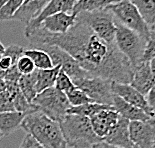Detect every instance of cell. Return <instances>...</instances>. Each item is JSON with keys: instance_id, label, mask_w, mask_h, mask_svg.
Masks as SVG:
<instances>
[{"instance_id": "cell-1", "label": "cell", "mask_w": 155, "mask_h": 148, "mask_svg": "<svg viewBox=\"0 0 155 148\" xmlns=\"http://www.w3.org/2000/svg\"><path fill=\"white\" fill-rule=\"evenodd\" d=\"M33 48L54 45L63 49L82 69L94 77L130 84L134 67L114 43L102 40L84 23L76 21L64 34H52L42 27L25 35Z\"/></svg>"}, {"instance_id": "cell-2", "label": "cell", "mask_w": 155, "mask_h": 148, "mask_svg": "<svg viewBox=\"0 0 155 148\" xmlns=\"http://www.w3.org/2000/svg\"><path fill=\"white\" fill-rule=\"evenodd\" d=\"M20 127L42 147L68 148L59 123L40 111L35 110L26 114Z\"/></svg>"}, {"instance_id": "cell-3", "label": "cell", "mask_w": 155, "mask_h": 148, "mask_svg": "<svg viewBox=\"0 0 155 148\" xmlns=\"http://www.w3.org/2000/svg\"><path fill=\"white\" fill-rule=\"evenodd\" d=\"M59 125L68 148H87L103 142L95 134L88 117L67 114Z\"/></svg>"}, {"instance_id": "cell-4", "label": "cell", "mask_w": 155, "mask_h": 148, "mask_svg": "<svg viewBox=\"0 0 155 148\" xmlns=\"http://www.w3.org/2000/svg\"><path fill=\"white\" fill-rule=\"evenodd\" d=\"M31 104L35 110L40 111L58 123L66 116L71 107L66 94L57 90L55 87L48 88L38 93Z\"/></svg>"}, {"instance_id": "cell-5", "label": "cell", "mask_w": 155, "mask_h": 148, "mask_svg": "<svg viewBox=\"0 0 155 148\" xmlns=\"http://www.w3.org/2000/svg\"><path fill=\"white\" fill-rule=\"evenodd\" d=\"M116 23L115 33V45L122 54L126 57L133 67L138 66L143 62V54L146 39L136 33L135 31Z\"/></svg>"}, {"instance_id": "cell-6", "label": "cell", "mask_w": 155, "mask_h": 148, "mask_svg": "<svg viewBox=\"0 0 155 148\" xmlns=\"http://www.w3.org/2000/svg\"><path fill=\"white\" fill-rule=\"evenodd\" d=\"M106 10L113 15L115 21L135 31L147 41L150 34L149 26L143 20L136 7L129 0H121L117 3L111 4L106 8Z\"/></svg>"}, {"instance_id": "cell-7", "label": "cell", "mask_w": 155, "mask_h": 148, "mask_svg": "<svg viewBox=\"0 0 155 148\" xmlns=\"http://www.w3.org/2000/svg\"><path fill=\"white\" fill-rule=\"evenodd\" d=\"M76 21L84 23L107 43H114L116 33V23L111 13L104 9L95 12H81L76 15Z\"/></svg>"}, {"instance_id": "cell-8", "label": "cell", "mask_w": 155, "mask_h": 148, "mask_svg": "<svg viewBox=\"0 0 155 148\" xmlns=\"http://www.w3.org/2000/svg\"><path fill=\"white\" fill-rule=\"evenodd\" d=\"M75 87L87 94L95 103L110 105L113 103L112 81L100 77L89 76L73 81Z\"/></svg>"}, {"instance_id": "cell-9", "label": "cell", "mask_w": 155, "mask_h": 148, "mask_svg": "<svg viewBox=\"0 0 155 148\" xmlns=\"http://www.w3.org/2000/svg\"><path fill=\"white\" fill-rule=\"evenodd\" d=\"M37 49H42L47 52L49 56L51 57L54 66H60L61 70L65 72L71 78L72 81L91 76L84 69L81 68L78 62L71 55H69L63 49L54 45H42L39 46Z\"/></svg>"}, {"instance_id": "cell-10", "label": "cell", "mask_w": 155, "mask_h": 148, "mask_svg": "<svg viewBox=\"0 0 155 148\" xmlns=\"http://www.w3.org/2000/svg\"><path fill=\"white\" fill-rule=\"evenodd\" d=\"M129 132L131 141L135 146L152 148L155 140V117L146 121H131Z\"/></svg>"}, {"instance_id": "cell-11", "label": "cell", "mask_w": 155, "mask_h": 148, "mask_svg": "<svg viewBox=\"0 0 155 148\" xmlns=\"http://www.w3.org/2000/svg\"><path fill=\"white\" fill-rule=\"evenodd\" d=\"M112 92L114 95L122 98L124 101L133 106L139 108L146 112L150 117H154L155 114L153 110L147 103L146 97L143 96L140 92H138L130 84H123L118 82H112Z\"/></svg>"}, {"instance_id": "cell-12", "label": "cell", "mask_w": 155, "mask_h": 148, "mask_svg": "<svg viewBox=\"0 0 155 148\" xmlns=\"http://www.w3.org/2000/svg\"><path fill=\"white\" fill-rule=\"evenodd\" d=\"M75 3H76L75 0H50L48 4L44 7L43 10L41 11L40 14L26 25L25 35H27L30 33V32L39 28L41 23L43 22L46 18L50 17L52 15H55L60 12L72 13Z\"/></svg>"}, {"instance_id": "cell-13", "label": "cell", "mask_w": 155, "mask_h": 148, "mask_svg": "<svg viewBox=\"0 0 155 148\" xmlns=\"http://www.w3.org/2000/svg\"><path fill=\"white\" fill-rule=\"evenodd\" d=\"M89 119L95 134L103 141L104 138L116 125L119 119V114L114 110V108H110V109L101 110Z\"/></svg>"}, {"instance_id": "cell-14", "label": "cell", "mask_w": 155, "mask_h": 148, "mask_svg": "<svg viewBox=\"0 0 155 148\" xmlns=\"http://www.w3.org/2000/svg\"><path fill=\"white\" fill-rule=\"evenodd\" d=\"M76 23V15L72 13L60 12L46 18L40 27L52 34H64Z\"/></svg>"}, {"instance_id": "cell-15", "label": "cell", "mask_w": 155, "mask_h": 148, "mask_svg": "<svg viewBox=\"0 0 155 148\" xmlns=\"http://www.w3.org/2000/svg\"><path fill=\"white\" fill-rule=\"evenodd\" d=\"M129 124V120L119 116L116 125L110 131L109 134L104 138L103 142L122 148H132L134 144L132 143L130 138Z\"/></svg>"}, {"instance_id": "cell-16", "label": "cell", "mask_w": 155, "mask_h": 148, "mask_svg": "<svg viewBox=\"0 0 155 148\" xmlns=\"http://www.w3.org/2000/svg\"><path fill=\"white\" fill-rule=\"evenodd\" d=\"M154 82L155 80L152 76V73H151L148 61L141 62L138 66L134 67L130 85L138 92H140L143 96L146 97L148 92L152 88Z\"/></svg>"}, {"instance_id": "cell-17", "label": "cell", "mask_w": 155, "mask_h": 148, "mask_svg": "<svg viewBox=\"0 0 155 148\" xmlns=\"http://www.w3.org/2000/svg\"><path fill=\"white\" fill-rule=\"evenodd\" d=\"M50 0H24L20 8L12 16L11 20L20 21L26 25L40 14Z\"/></svg>"}, {"instance_id": "cell-18", "label": "cell", "mask_w": 155, "mask_h": 148, "mask_svg": "<svg viewBox=\"0 0 155 148\" xmlns=\"http://www.w3.org/2000/svg\"><path fill=\"white\" fill-rule=\"evenodd\" d=\"M112 106H113L114 110L119 114V116L129 120L130 122L131 121H146L152 118L143 110L127 103L126 101H124L122 98L116 96V95L113 96Z\"/></svg>"}, {"instance_id": "cell-19", "label": "cell", "mask_w": 155, "mask_h": 148, "mask_svg": "<svg viewBox=\"0 0 155 148\" xmlns=\"http://www.w3.org/2000/svg\"><path fill=\"white\" fill-rule=\"evenodd\" d=\"M26 113L11 111V112H0V132L3 136H8L9 134L21 126V123Z\"/></svg>"}, {"instance_id": "cell-20", "label": "cell", "mask_w": 155, "mask_h": 148, "mask_svg": "<svg viewBox=\"0 0 155 148\" xmlns=\"http://www.w3.org/2000/svg\"><path fill=\"white\" fill-rule=\"evenodd\" d=\"M121 0H78L75 3L72 14L77 15L81 12H95L106 9L108 6Z\"/></svg>"}, {"instance_id": "cell-21", "label": "cell", "mask_w": 155, "mask_h": 148, "mask_svg": "<svg viewBox=\"0 0 155 148\" xmlns=\"http://www.w3.org/2000/svg\"><path fill=\"white\" fill-rule=\"evenodd\" d=\"M60 66H55L51 69L37 70V81H36V92L40 93L48 88L54 87L58 72L60 71Z\"/></svg>"}, {"instance_id": "cell-22", "label": "cell", "mask_w": 155, "mask_h": 148, "mask_svg": "<svg viewBox=\"0 0 155 148\" xmlns=\"http://www.w3.org/2000/svg\"><path fill=\"white\" fill-rule=\"evenodd\" d=\"M24 55L28 56L33 61L35 68L37 70H44V69H51L55 67L53 62L51 60V57L49 56L47 52H45L42 49L32 48V49H25Z\"/></svg>"}, {"instance_id": "cell-23", "label": "cell", "mask_w": 155, "mask_h": 148, "mask_svg": "<svg viewBox=\"0 0 155 148\" xmlns=\"http://www.w3.org/2000/svg\"><path fill=\"white\" fill-rule=\"evenodd\" d=\"M36 81H37V69L31 74L21 75L20 79L18 81L19 89L24 95L29 103L32 102L34 97L37 95L36 92Z\"/></svg>"}, {"instance_id": "cell-24", "label": "cell", "mask_w": 155, "mask_h": 148, "mask_svg": "<svg viewBox=\"0 0 155 148\" xmlns=\"http://www.w3.org/2000/svg\"><path fill=\"white\" fill-rule=\"evenodd\" d=\"M148 26L155 21V0H129Z\"/></svg>"}, {"instance_id": "cell-25", "label": "cell", "mask_w": 155, "mask_h": 148, "mask_svg": "<svg viewBox=\"0 0 155 148\" xmlns=\"http://www.w3.org/2000/svg\"><path fill=\"white\" fill-rule=\"evenodd\" d=\"M110 108H113V106L91 102V103H87L84 105H80V106L70 107V109L68 110L67 114H75V115H80V116H85V117L90 118L96 113L100 112L101 110L110 109Z\"/></svg>"}, {"instance_id": "cell-26", "label": "cell", "mask_w": 155, "mask_h": 148, "mask_svg": "<svg viewBox=\"0 0 155 148\" xmlns=\"http://www.w3.org/2000/svg\"><path fill=\"white\" fill-rule=\"evenodd\" d=\"M24 0H8L0 7V20H11L12 16L20 8Z\"/></svg>"}, {"instance_id": "cell-27", "label": "cell", "mask_w": 155, "mask_h": 148, "mask_svg": "<svg viewBox=\"0 0 155 148\" xmlns=\"http://www.w3.org/2000/svg\"><path fill=\"white\" fill-rule=\"evenodd\" d=\"M66 96H67L69 103L71 105V107L80 106V105L93 102L87 94H85L82 90L78 89L77 87H75L74 89H72L71 91H69L68 93H66Z\"/></svg>"}, {"instance_id": "cell-28", "label": "cell", "mask_w": 155, "mask_h": 148, "mask_svg": "<svg viewBox=\"0 0 155 148\" xmlns=\"http://www.w3.org/2000/svg\"><path fill=\"white\" fill-rule=\"evenodd\" d=\"M54 87L56 88L57 90L63 92V93H68L69 91H71L72 89L75 88V85L73 83V81L68 75L63 72L60 69V71L58 72V75H57V78H56V81H55V85Z\"/></svg>"}, {"instance_id": "cell-29", "label": "cell", "mask_w": 155, "mask_h": 148, "mask_svg": "<svg viewBox=\"0 0 155 148\" xmlns=\"http://www.w3.org/2000/svg\"><path fill=\"white\" fill-rule=\"evenodd\" d=\"M16 68H17V70L21 75L31 74L36 70L33 61L28 56H25L24 54L18 59L17 63H16Z\"/></svg>"}, {"instance_id": "cell-30", "label": "cell", "mask_w": 155, "mask_h": 148, "mask_svg": "<svg viewBox=\"0 0 155 148\" xmlns=\"http://www.w3.org/2000/svg\"><path fill=\"white\" fill-rule=\"evenodd\" d=\"M155 58V31L150 30L149 37H148L146 41V45H145L144 54H143V62L152 60Z\"/></svg>"}, {"instance_id": "cell-31", "label": "cell", "mask_w": 155, "mask_h": 148, "mask_svg": "<svg viewBox=\"0 0 155 148\" xmlns=\"http://www.w3.org/2000/svg\"><path fill=\"white\" fill-rule=\"evenodd\" d=\"M14 110V104L10 93L5 90L0 93V112H11Z\"/></svg>"}, {"instance_id": "cell-32", "label": "cell", "mask_w": 155, "mask_h": 148, "mask_svg": "<svg viewBox=\"0 0 155 148\" xmlns=\"http://www.w3.org/2000/svg\"><path fill=\"white\" fill-rule=\"evenodd\" d=\"M24 50H25V48L22 47V46L10 45V46H8V47L5 48V52L3 55H6V56L10 57L11 60L13 61V63H14V65H16L18 59L24 54Z\"/></svg>"}, {"instance_id": "cell-33", "label": "cell", "mask_w": 155, "mask_h": 148, "mask_svg": "<svg viewBox=\"0 0 155 148\" xmlns=\"http://www.w3.org/2000/svg\"><path fill=\"white\" fill-rule=\"evenodd\" d=\"M21 77V74L19 73V71L16 68V65L12 66L9 70L6 72L4 80L6 82H12V83H18L19 79Z\"/></svg>"}, {"instance_id": "cell-34", "label": "cell", "mask_w": 155, "mask_h": 148, "mask_svg": "<svg viewBox=\"0 0 155 148\" xmlns=\"http://www.w3.org/2000/svg\"><path fill=\"white\" fill-rule=\"evenodd\" d=\"M18 148H44L29 134H26Z\"/></svg>"}, {"instance_id": "cell-35", "label": "cell", "mask_w": 155, "mask_h": 148, "mask_svg": "<svg viewBox=\"0 0 155 148\" xmlns=\"http://www.w3.org/2000/svg\"><path fill=\"white\" fill-rule=\"evenodd\" d=\"M12 66H14V63H13L10 57L6 56V55H2L0 57V69L2 71L7 72Z\"/></svg>"}, {"instance_id": "cell-36", "label": "cell", "mask_w": 155, "mask_h": 148, "mask_svg": "<svg viewBox=\"0 0 155 148\" xmlns=\"http://www.w3.org/2000/svg\"><path fill=\"white\" fill-rule=\"evenodd\" d=\"M146 100H147L148 105H149L150 108L153 110V112L155 114V82L152 88H151L150 91L148 92V94L146 95Z\"/></svg>"}, {"instance_id": "cell-37", "label": "cell", "mask_w": 155, "mask_h": 148, "mask_svg": "<svg viewBox=\"0 0 155 148\" xmlns=\"http://www.w3.org/2000/svg\"><path fill=\"white\" fill-rule=\"evenodd\" d=\"M149 66H150V70L151 73H152V76L155 80V58H153L152 60L149 61Z\"/></svg>"}, {"instance_id": "cell-38", "label": "cell", "mask_w": 155, "mask_h": 148, "mask_svg": "<svg viewBox=\"0 0 155 148\" xmlns=\"http://www.w3.org/2000/svg\"><path fill=\"white\" fill-rule=\"evenodd\" d=\"M6 90V82L4 79H1L0 78V93L4 92Z\"/></svg>"}, {"instance_id": "cell-39", "label": "cell", "mask_w": 155, "mask_h": 148, "mask_svg": "<svg viewBox=\"0 0 155 148\" xmlns=\"http://www.w3.org/2000/svg\"><path fill=\"white\" fill-rule=\"evenodd\" d=\"M5 48H6V47H5L4 45H3L2 42L0 41V57H1L3 54H4V52H5Z\"/></svg>"}, {"instance_id": "cell-40", "label": "cell", "mask_w": 155, "mask_h": 148, "mask_svg": "<svg viewBox=\"0 0 155 148\" xmlns=\"http://www.w3.org/2000/svg\"><path fill=\"white\" fill-rule=\"evenodd\" d=\"M102 146H103V148H122V147L110 145V144H107V143H105V142H102Z\"/></svg>"}, {"instance_id": "cell-41", "label": "cell", "mask_w": 155, "mask_h": 148, "mask_svg": "<svg viewBox=\"0 0 155 148\" xmlns=\"http://www.w3.org/2000/svg\"><path fill=\"white\" fill-rule=\"evenodd\" d=\"M90 148H103V146H102V142H100V143L94 144V145L91 146Z\"/></svg>"}, {"instance_id": "cell-42", "label": "cell", "mask_w": 155, "mask_h": 148, "mask_svg": "<svg viewBox=\"0 0 155 148\" xmlns=\"http://www.w3.org/2000/svg\"><path fill=\"white\" fill-rule=\"evenodd\" d=\"M149 28H150V30H151V31H155V21L153 22V24H152V25H150V26H149Z\"/></svg>"}, {"instance_id": "cell-43", "label": "cell", "mask_w": 155, "mask_h": 148, "mask_svg": "<svg viewBox=\"0 0 155 148\" xmlns=\"http://www.w3.org/2000/svg\"><path fill=\"white\" fill-rule=\"evenodd\" d=\"M7 1H8V0H0V7H1L2 5H4Z\"/></svg>"}, {"instance_id": "cell-44", "label": "cell", "mask_w": 155, "mask_h": 148, "mask_svg": "<svg viewBox=\"0 0 155 148\" xmlns=\"http://www.w3.org/2000/svg\"><path fill=\"white\" fill-rule=\"evenodd\" d=\"M3 137V135H2V133L1 132H0V139H1V138Z\"/></svg>"}, {"instance_id": "cell-45", "label": "cell", "mask_w": 155, "mask_h": 148, "mask_svg": "<svg viewBox=\"0 0 155 148\" xmlns=\"http://www.w3.org/2000/svg\"><path fill=\"white\" fill-rule=\"evenodd\" d=\"M152 148H155V140H154V143H153V147Z\"/></svg>"}, {"instance_id": "cell-46", "label": "cell", "mask_w": 155, "mask_h": 148, "mask_svg": "<svg viewBox=\"0 0 155 148\" xmlns=\"http://www.w3.org/2000/svg\"><path fill=\"white\" fill-rule=\"evenodd\" d=\"M132 148H139V147H138V146H135V145H134V146H133Z\"/></svg>"}, {"instance_id": "cell-47", "label": "cell", "mask_w": 155, "mask_h": 148, "mask_svg": "<svg viewBox=\"0 0 155 148\" xmlns=\"http://www.w3.org/2000/svg\"><path fill=\"white\" fill-rule=\"evenodd\" d=\"M75 1H78V0H75Z\"/></svg>"}, {"instance_id": "cell-48", "label": "cell", "mask_w": 155, "mask_h": 148, "mask_svg": "<svg viewBox=\"0 0 155 148\" xmlns=\"http://www.w3.org/2000/svg\"><path fill=\"white\" fill-rule=\"evenodd\" d=\"M154 117H155V116H154Z\"/></svg>"}]
</instances>
